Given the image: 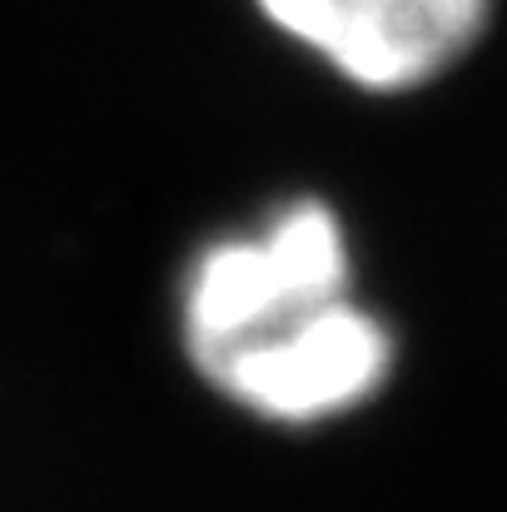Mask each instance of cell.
I'll return each mask as SVG.
<instances>
[{
    "mask_svg": "<svg viewBox=\"0 0 507 512\" xmlns=\"http://www.w3.org/2000/svg\"><path fill=\"white\" fill-rule=\"evenodd\" d=\"M388 334L353 299L309 309L279 329L234 343L204 373L274 423H319L363 403L388 373Z\"/></svg>",
    "mask_w": 507,
    "mask_h": 512,
    "instance_id": "7a4b0ae2",
    "label": "cell"
},
{
    "mask_svg": "<svg viewBox=\"0 0 507 512\" xmlns=\"http://www.w3.org/2000/svg\"><path fill=\"white\" fill-rule=\"evenodd\" d=\"M264 15L368 90H408L453 65L488 0H259Z\"/></svg>",
    "mask_w": 507,
    "mask_h": 512,
    "instance_id": "3957f363",
    "label": "cell"
},
{
    "mask_svg": "<svg viewBox=\"0 0 507 512\" xmlns=\"http://www.w3.org/2000/svg\"><path fill=\"white\" fill-rule=\"evenodd\" d=\"M348 299V249L324 204H289L269 229L214 244L184 289V334L199 368L234 343Z\"/></svg>",
    "mask_w": 507,
    "mask_h": 512,
    "instance_id": "6da1fadb",
    "label": "cell"
}]
</instances>
